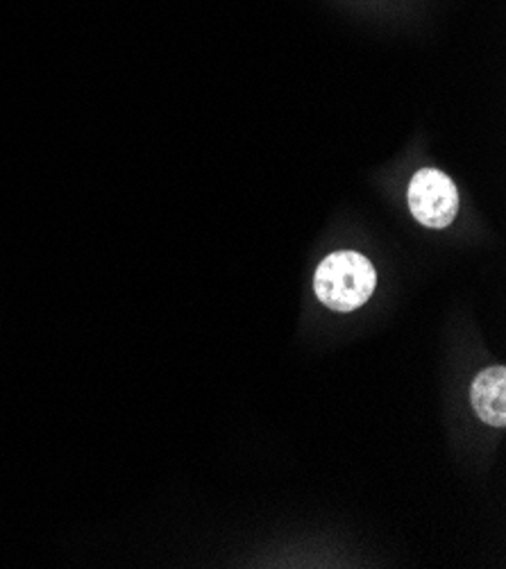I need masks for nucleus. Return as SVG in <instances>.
Returning <instances> with one entry per match:
<instances>
[{"label":"nucleus","mask_w":506,"mask_h":569,"mask_svg":"<svg viewBox=\"0 0 506 569\" xmlns=\"http://www.w3.org/2000/svg\"><path fill=\"white\" fill-rule=\"evenodd\" d=\"M375 266L359 252H334L325 257L314 277L318 300L339 313L364 307L375 293Z\"/></svg>","instance_id":"obj_1"},{"label":"nucleus","mask_w":506,"mask_h":569,"mask_svg":"<svg viewBox=\"0 0 506 569\" xmlns=\"http://www.w3.org/2000/svg\"><path fill=\"white\" fill-rule=\"evenodd\" d=\"M407 198L414 218L431 230H443L459 211L457 184L438 168L418 170L409 184Z\"/></svg>","instance_id":"obj_2"},{"label":"nucleus","mask_w":506,"mask_h":569,"mask_svg":"<svg viewBox=\"0 0 506 569\" xmlns=\"http://www.w3.org/2000/svg\"><path fill=\"white\" fill-rule=\"evenodd\" d=\"M470 402L482 422L506 427V368L493 366L482 370L470 386Z\"/></svg>","instance_id":"obj_3"}]
</instances>
